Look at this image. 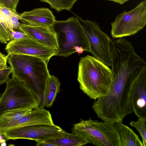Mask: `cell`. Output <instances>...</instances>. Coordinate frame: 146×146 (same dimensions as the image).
<instances>
[{
	"mask_svg": "<svg viewBox=\"0 0 146 146\" xmlns=\"http://www.w3.org/2000/svg\"><path fill=\"white\" fill-rule=\"evenodd\" d=\"M9 139L5 136L4 133H0V143L3 144L5 143V142Z\"/></svg>",
	"mask_w": 146,
	"mask_h": 146,
	"instance_id": "cell-29",
	"label": "cell"
},
{
	"mask_svg": "<svg viewBox=\"0 0 146 146\" xmlns=\"http://www.w3.org/2000/svg\"><path fill=\"white\" fill-rule=\"evenodd\" d=\"M38 107L33 93L22 82L14 77L9 79L5 90L0 95V117L7 111Z\"/></svg>",
	"mask_w": 146,
	"mask_h": 146,
	"instance_id": "cell-4",
	"label": "cell"
},
{
	"mask_svg": "<svg viewBox=\"0 0 146 146\" xmlns=\"http://www.w3.org/2000/svg\"><path fill=\"white\" fill-rule=\"evenodd\" d=\"M146 121L139 118L136 121H131L130 124L135 127L140 133L142 139L143 146H146Z\"/></svg>",
	"mask_w": 146,
	"mask_h": 146,
	"instance_id": "cell-20",
	"label": "cell"
},
{
	"mask_svg": "<svg viewBox=\"0 0 146 146\" xmlns=\"http://www.w3.org/2000/svg\"><path fill=\"white\" fill-rule=\"evenodd\" d=\"M77 0H40L48 3L51 7L60 12L63 10H70Z\"/></svg>",
	"mask_w": 146,
	"mask_h": 146,
	"instance_id": "cell-19",
	"label": "cell"
},
{
	"mask_svg": "<svg viewBox=\"0 0 146 146\" xmlns=\"http://www.w3.org/2000/svg\"><path fill=\"white\" fill-rule=\"evenodd\" d=\"M7 57L0 52V64L7 65Z\"/></svg>",
	"mask_w": 146,
	"mask_h": 146,
	"instance_id": "cell-28",
	"label": "cell"
},
{
	"mask_svg": "<svg viewBox=\"0 0 146 146\" xmlns=\"http://www.w3.org/2000/svg\"><path fill=\"white\" fill-rule=\"evenodd\" d=\"M113 78L111 68L101 61L89 55L80 59L77 79L80 89L91 99L104 96Z\"/></svg>",
	"mask_w": 146,
	"mask_h": 146,
	"instance_id": "cell-2",
	"label": "cell"
},
{
	"mask_svg": "<svg viewBox=\"0 0 146 146\" xmlns=\"http://www.w3.org/2000/svg\"><path fill=\"white\" fill-rule=\"evenodd\" d=\"M117 135L119 146H143L139 136L122 123H113Z\"/></svg>",
	"mask_w": 146,
	"mask_h": 146,
	"instance_id": "cell-14",
	"label": "cell"
},
{
	"mask_svg": "<svg viewBox=\"0 0 146 146\" xmlns=\"http://www.w3.org/2000/svg\"><path fill=\"white\" fill-rule=\"evenodd\" d=\"M114 2L121 5L124 4L129 0H107Z\"/></svg>",
	"mask_w": 146,
	"mask_h": 146,
	"instance_id": "cell-30",
	"label": "cell"
},
{
	"mask_svg": "<svg viewBox=\"0 0 146 146\" xmlns=\"http://www.w3.org/2000/svg\"><path fill=\"white\" fill-rule=\"evenodd\" d=\"M84 31L88 42L90 52L93 56L108 66H111V52L109 36L94 21L83 20L76 15Z\"/></svg>",
	"mask_w": 146,
	"mask_h": 146,
	"instance_id": "cell-5",
	"label": "cell"
},
{
	"mask_svg": "<svg viewBox=\"0 0 146 146\" xmlns=\"http://www.w3.org/2000/svg\"><path fill=\"white\" fill-rule=\"evenodd\" d=\"M20 31L45 46L57 49L55 35L51 27L35 26L21 23Z\"/></svg>",
	"mask_w": 146,
	"mask_h": 146,
	"instance_id": "cell-12",
	"label": "cell"
},
{
	"mask_svg": "<svg viewBox=\"0 0 146 146\" xmlns=\"http://www.w3.org/2000/svg\"><path fill=\"white\" fill-rule=\"evenodd\" d=\"M20 19V14L17 12L13 13L10 17V21L13 30H17L20 31L21 23L19 21Z\"/></svg>",
	"mask_w": 146,
	"mask_h": 146,
	"instance_id": "cell-23",
	"label": "cell"
},
{
	"mask_svg": "<svg viewBox=\"0 0 146 146\" xmlns=\"http://www.w3.org/2000/svg\"><path fill=\"white\" fill-rule=\"evenodd\" d=\"M5 50L7 55L34 56L42 59L47 63L52 57L56 56L57 53V49L42 44L29 37L10 40L7 44Z\"/></svg>",
	"mask_w": 146,
	"mask_h": 146,
	"instance_id": "cell-8",
	"label": "cell"
},
{
	"mask_svg": "<svg viewBox=\"0 0 146 146\" xmlns=\"http://www.w3.org/2000/svg\"><path fill=\"white\" fill-rule=\"evenodd\" d=\"M130 101L133 112L146 121V67L137 76L132 86Z\"/></svg>",
	"mask_w": 146,
	"mask_h": 146,
	"instance_id": "cell-10",
	"label": "cell"
},
{
	"mask_svg": "<svg viewBox=\"0 0 146 146\" xmlns=\"http://www.w3.org/2000/svg\"><path fill=\"white\" fill-rule=\"evenodd\" d=\"M54 124L51 115L49 111L42 107L33 109L19 119L0 127V132L20 126L38 124Z\"/></svg>",
	"mask_w": 146,
	"mask_h": 146,
	"instance_id": "cell-11",
	"label": "cell"
},
{
	"mask_svg": "<svg viewBox=\"0 0 146 146\" xmlns=\"http://www.w3.org/2000/svg\"><path fill=\"white\" fill-rule=\"evenodd\" d=\"M65 131L54 124H41L13 128L1 133L9 140L26 139L36 141L54 139L62 136Z\"/></svg>",
	"mask_w": 146,
	"mask_h": 146,
	"instance_id": "cell-7",
	"label": "cell"
},
{
	"mask_svg": "<svg viewBox=\"0 0 146 146\" xmlns=\"http://www.w3.org/2000/svg\"><path fill=\"white\" fill-rule=\"evenodd\" d=\"M60 85L56 77L50 75L47 81L45 90L44 107L50 108L52 106L57 95L60 92Z\"/></svg>",
	"mask_w": 146,
	"mask_h": 146,
	"instance_id": "cell-15",
	"label": "cell"
},
{
	"mask_svg": "<svg viewBox=\"0 0 146 146\" xmlns=\"http://www.w3.org/2000/svg\"><path fill=\"white\" fill-rule=\"evenodd\" d=\"M20 15V20L24 24L32 26L51 27L56 20L52 12L45 8L25 11Z\"/></svg>",
	"mask_w": 146,
	"mask_h": 146,
	"instance_id": "cell-13",
	"label": "cell"
},
{
	"mask_svg": "<svg viewBox=\"0 0 146 146\" xmlns=\"http://www.w3.org/2000/svg\"><path fill=\"white\" fill-rule=\"evenodd\" d=\"M16 12L0 4V14L4 22L10 27H12L10 21V17Z\"/></svg>",
	"mask_w": 146,
	"mask_h": 146,
	"instance_id": "cell-21",
	"label": "cell"
},
{
	"mask_svg": "<svg viewBox=\"0 0 146 146\" xmlns=\"http://www.w3.org/2000/svg\"><path fill=\"white\" fill-rule=\"evenodd\" d=\"M11 71L10 66L0 69V85L7 82L9 79V75L11 73Z\"/></svg>",
	"mask_w": 146,
	"mask_h": 146,
	"instance_id": "cell-24",
	"label": "cell"
},
{
	"mask_svg": "<svg viewBox=\"0 0 146 146\" xmlns=\"http://www.w3.org/2000/svg\"><path fill=\"white\" fill-rule=\"evenodd\" d=\"M12 77L22 82L33 93L39 105L44 108V92L50 76L47 63L38 57L26 55H7Z\"/></svg>",
	"mask_w": 146,
	"mask_h": 146,
	"instance_id": "cell-1",
	"label": "cell"
},
{
	"mask_svg": "<svg viewBox=\"0 0 146 146\" xmlns=\"http://www.w3.org/2000/svg\"><path fill=\"white\" fill-rule=\"evenodd\" d=\"M7 67V65L2 64H0V69H3Z\"/></svg>",
	"mask_w": 146,
	"mask_h": 146,
	"instance_id": "cell-31",
	"label": "cell"
},
{
	"mask_svg": "<svg viewBox=\"0 0 146 146\" xmlns=\"http://www.w3.org/2000/svg\"><path fill=\"white\" fill-rule=\"evenodd\" d=\"M99 121L90 118L81 119L79 123L73 125L72 132L80 136L88 143L100 146H112L103 133Z\"/></svg>",
	"mask_w": 146,
	"mask_h": 146,
	"instance_id": "cell-9",
	"label": "cell"
},
{
	"mask_svg": "<svg viewBox=\"0 0 146 146\" xmlns=\"http://www.w3.org/2000/svg\"><path fill=\"white\" fill-rule=\"evenodd\" d=\"M54 33L57 45L56 56L67 57L76 52L75 48L81 47L90 52L89 44L77 19L71 17L65 21L55 20L51 27Z\"/></svg>",
	"mask_w": 146,
	"mask_h": 146,
	"instance_id": "cell-3",
	"label": "cell"
},
{
	"mask_svg": "<svg viewBox=\"0 0 146 146\" xmlns=\"http://www.w3.org/2000/svg\"><path fill=\"white\" fill-rule=\"evenodd\" d=\"M54 139L36 141L37 146H56L54 143Z\"/></svg>",
	"mask_w": 146,
	"mask_h": 146,
	"instance_id": "cell-27",
	"label": "cell"
},
{
	"mask_svg": "<svg viewBox=\"0 0 146 146\" xmlns=\"http://www.w3.org/2000/svg\"><path fill=\"white\" fill-rule=\"evenodd\" d=\"M33 109H21L6 111L0 117V127L17 120L30 112Z\"/></svg>",
	"mask_w": 146,
	"mask_h": 146,
	"instance_id": "cell-18",
	"label": "cell"
},
{
	"mask_svg": "<svg viewBox=\"0 0 146 146\" xmlns=\"http://www.w3.org/2000/svg\"><path fill=\"white\" fill-rule=\"evenodd\" d=\"M99 124L103 133L112 146H119L118 139L113 123L99 121Z\"/></svg>",
	"mask_w": 146,
	"mask_h": 146,
	"instance_id": "cell-17",
	"label": "cell"
},
{
	"mask_svg": "<svg viewBox=\"0 0 146 146\" xmlns=\"http://www.w3.org/2000/svg\"><path fill=\"white\" fill-rule=\"evenodd\" d=\"M146 24V1H143L130 11L116 17L111 23V35L115 38L133 35L141 30Z\"/></svg>",
	"mask_w": 146,
	"mask_h": 146,
	"instance_id": "cell-6",
	"label": "cell"
},
{
	"mask_svg": "<svg viewBox=\"0 0 146 146\" xmlns=\"http://www.w3.org/2000/svg\"><path fill=\"white\" fill-rule=\"evenodd\" d=\"M12 40L9 30L0 22V42L7 44L8 41Z\"/></svg>",
	"mask_w": 146,
	"mask_h": 146,
	"instance_id": "cell-22",
	"label": "cell"
},
{
	"mask_svg": "<svg viewBox=\"0 0 146 146\" xmlns=\"http://www.w3.org/2000/svg\"><path fill=\"white\" fill-rule=\"evenodd\" d=\"M19 0H0V4L5 7L16 11Z\"/></svg>",
	"mask_w": 146,
	"mask_h": 146,
	"instance_id": "cell-25",
	"label": "cell"
},
{
	"mask_svg": "<svg viewBox=\"0 0 146 146\" xmlns=\"http://www.w3.org/2000/svg\"><path fill=\"white\" fill-rule=\"evenodd\" d=\"M54 141L56 146H81L88 143L79 135L66 131L62 136L54 139Z\"/></svg>",
	"mask_w": 146,
	"mask_h": 146,
	"instance_id": "cell-16",
	"label": "cell"
},
{
	"mask_svg": "<svg viewBox=\"0 0 146 146\" xmlns=\"http://www.w3.org/2000/svg\"><path fill=\"white\" fill-rule=\"evenodd\" d=\"M9 33L13 39H19L29 37L27 34L23 32L17 31L9 29Z\"/></svg>",
	"mask_w": 146,
	"mask_h": 146,
	"instance_id": "cell-26",
	"label": "cell"
}]
</instances>
